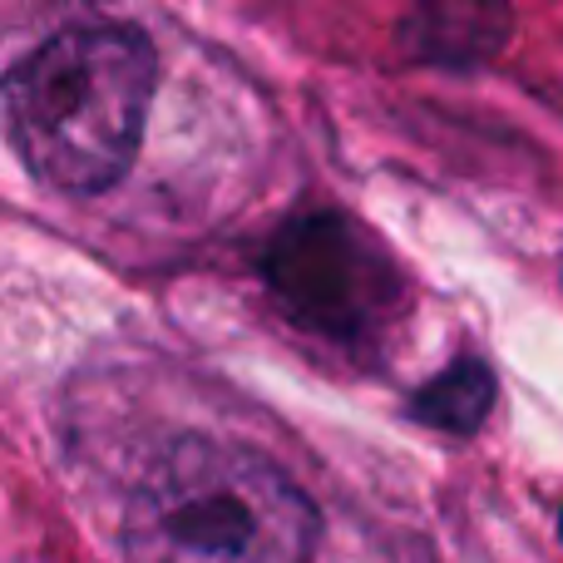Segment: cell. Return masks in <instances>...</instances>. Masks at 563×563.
I'll use <instances>...</instances> for the list:
<instances>
[{"label": "cell", "mask_w": 563, "mask_h": 563, "mask_svg": "<svg viewBox=\"0 0 563 563\" xmlns=\"http://www.w3.org/2000/svg\"><path fill=\"white\" fill-rule=\"evenodd\" d=\"M154 85L158 59L139 25H69L10 69V144L59 194H104L144 144Z\"/></svg>", "instance_id": "cell-1"}, {"label": "cell", "mask_w": 563, "mask_h": 563, "mask_svg": "<svg viewBox=\"0 0 563 563\" xmlns=\"http://www.w3.org/2000/svg\"><path fill=\"white\" fill-rule=\"evenodd\" d=\"M321 519L253 445L178 435L129 489L124 563H311Z\"/></svg>", "instance_id": "cell-2"}, {"label": "cell", "mask_w": 563, "mask_h": 563, "mask_svg": "<svg viewBox=\"0 0 563 563\" xmlns=\"http://www.w3.org/2000/svg\"><path fill=\"white\" fill-rule=\"evenodd\" d=\"M263 277L291 321L331 341L376 336L400 307V267L341 213H307L267 243Z\"/></svg>", "instance_id": "cell-3"}, {"label": "cell", "mask_w": 563, "mask_h": 563, "mask_svg": "<svg viewBox=\"0 0 563 563\" xmlns=\"http://www.w3.org/2000/svg\"><path fill=\"white\" fill-rule=\"evenodd\" d=\"M489 406H495V376L479 356H460L455 366H445L435 380L416 390V416L450 435H475Z\"/></svg>", "instance_id": "cell-4"}, {"label": "cell", "mask_w": 563, "mask_h": 563, "mask_svg": "<svg viewBox=\"0 0 563 563\" xmlns=\"http://www.w3.org/2000/svg\"><path fill=\"white\" fill-rule=\"evenodd\" d=\"M559 534H563V519H559Z\"/></svg>", "instance_id": "cell-5"}]
</instances>
